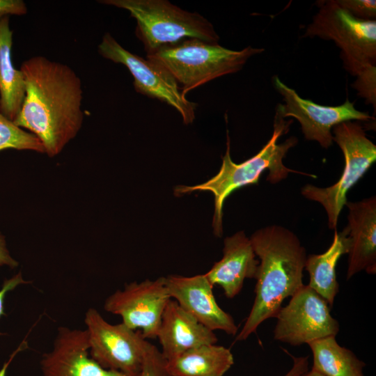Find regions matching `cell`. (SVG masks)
Segmentation results:
<instances>
[{"label": "cell", "instance_id": "obj_1", "mask_svg": "<svg viewBox=\"0 0 376 376\" xmlns=\"http://www.w3.org/2000/svg\"><path fill=\"white\" fill-rule=\"evenodd\" d=\"M25 97L13 120L19 127L35 134L50 157L58 155L79 132L81 109V81L68 65L37 56L21 66Z\"/></svg>", "mask_w": 376, "mask_h": 376}, {"label": "cell", "instance_id": "obj_2", "mask_svg": "<svg viewBox=\"0 0 376 376\" xmlns=\"http://www.w3.org/2000/svg\"><path fill=\"white\" fill-rule=\"evenodd\" d=\"M250 240L259 258L255 298L237 341L246 340L264 321L275 318L283 300L304 285L306 251L293 232L272 225L254 232Z\"/></svg>", "mask_w": 376, "mask_h": 376}, {"label": "cell", "instance_id": "obj_3", "mask_svg": "<svg viewBox=\"0 0 376 376\" xmlns=\"http://www.w3.org/2000/svg\"><path fill=\"white\" fill-rule=\"evenodd\" d=\"M292 120L285 121L276 113L274 131L270 139L254 156L236 164L230 154V139L227 132L226 151L218 173L204 183L195 186H179L175 189L176 195L194 191H208L214 196V213L212 226L217 237L222 235L223 206L226 198L235 190L246 185L256 184L262 173L269 171L267 180L276 184L286 178L290 173H297L315 178L312 174L295 171L286 167L283 159L290 148L298 142L295 136L277 143L279 138L288 132Z\"/></svg>", "mask_w": 376, "mask_h": 376}, {"label": "cell", "instance_id": "obj_4", "mask_svg": "<svg viewBox=\"0 0 376 376\" xmlns=\"http://www.w3.org/2000/svg\"><path fill=\"white\" fill-rule=\"evenodd\" d=\"M264 52L251 46L240 51L198 39H185L147 54V59L167 71L182 86L186 96L190 91L216 78L240 71L249 58Z\"/></svg>", "mask_w": 376, "mask_h": 376}, {"label": "cell", "instance_id": "obj_5", "mask_svg": "<svg viewBox=\"0 0 376 376\" xmlns=\"http://www.w3.org/2000/svg\"><path fill=\"white\" fill-rule=\"evenodd\" d=\"M99 3L129 11L136 21V35L147 54L185 39L217 44L213 25L198 13L185 10L167 0H101Z\"/></svg>", "mask_w": 376, "mask_h": 376}, {"label": "cell", "instance_id": "obj_6", "mask_svg": "<svg viewBox=\"0 0 376 376\" xmlns=\"http://www.w3.org/2000/svg\"><path fill=\"white\" fill-rule=\"evenodd\" d=\"M318 5L304 36L334 41L344 68L352 76L376 65V20L358 19L335 0L318 1Z\"/></svg>", "mask_w": 376, "mask_h": 376}, {"label": "cell", "instance_id": "obj_7", "mask_svg": "<svg viewBox=\"0 0 376 376\" xmlns=\"http://www.w3.org/2000/svg\"><path fill=\"white\" fill-rule=\"evenodd\" d=\"M333 141L341 149L345 159L343 171L339 180L328 187L306 185L301 194L308 200L320 203L325 209L330 229L336 228L338 217L345 205L347 193L376 160V146L367 138L362 126L346 121L331 130Z\"/></svg>", "mask_w": 376, "mask_h": 376}, {"label": "cell", "instance_id": "obj_8", "mask_svg": "<svg viewBox=\"0 0 376 376\" xmlns=\"http://www.w3.org/2000/svg\"><path fill=\"white\" fill-rule=\"evenodd\" d=\"M90 357L107 370L139 375L152 345L139 330L107 322L94 308L84 316Z\"/></svg>", "mask_w": 376, "mask_h": 376}, {"label": "cell", "instance_id": "obj_9", "mask_svg": "<svg viewBox=\"0 0 376 376\" xmlns=\"http://www.w3.org/2000/svg\"><path fill=\"white\" fill-rule=\"evenodd\" d=\"M97 51L104 58L129 70L137 93L173 107L186 125L194 120L197 104L186 98L173 77L161 66L125 49L109 33L102 36Z\"/></svg>", "mask_w": 376, "mask_h": 376}, {"label": "cell", "instance_id": "obj_10", "mask_svg": "<svg viewBox=\"0 0 376 376\" xmlns=\"http://www.w3.org/2000/svg\"><path fill=\"white\" fill-rule=\"evenodd\" d=\"M330 308L318 293L308 285H304L276 314L274 339L298 346L336 336L340 327L331 315Z\"/></svg>", "mask_w": 376, "mask_h": 376}, {"label": "cell", "instance_id": "obj_11", "mask_svg": "<svg viewBox=\"0 0 376 376\" xmlns=\"http://www.w3.org/2000/svg\"><path fill=\"white\" fill-rule=\"evenodd\" d=\"M171 299L165 277L125 284L104 301V309L121 317L122 323L139 330L146 339L157 337L164 311Z\"/></svg>", "mask_w": 376, "mask_h": 376}, {"label": "cell", "instance_id": "obj_12", "mask_svg": "<svg viewBox=\"0 0 376 376\" xmlns=\"http://www.w3.org/2000/svg\"><path fill=\"white\" fill-rule=\"evenodd\" d=\"M273 81L285 102L278 104L276 113L282 118L292 117L297 119L305 139L318 142L324 148H329L333 143L331 130L335 125L346 121L368 122L373 119L368 113L357 110L354 103L348 100L339 106H322L301 98L277 76Z\"/></svg>", "mask_w": 376, "mask_h": 376}, {"label": "cell", "instance_id": "obj_13", "mask_svg": "<svg viewBox=\"0 0 376 376\" xmlns=\"http://www.w3.org/2000/svg\"><path fill=\"white\" fill-rule=\"evenodd\" d=\"M42 376H139L107 370L89 355L84 329L59 327L52 349L40 361Z\"/></svg>", "mask_w": 376, "mask_h": 376}, {"label": "cell", "instance_id": "obj_14", "mask_svg": "<svg viewBox=\"0 0 376 376\" xmlns=\"http://www.w3.org/2000/svg\"><path fill=\"white\" fill-rule=\"evenodd\" d=\"M165 283L171 299L201 324L213 331L221 330L233 336L237 333L233 318L217 304L213 285L205 274L170 275L165 277Z\"/></svg>", "mask_w": 376, "mask_h": 376}, {"label": "cell", "instance_id": "obj_15", "mask_svg": "<svg viewBox=\"0 0 376 376\" xmlns=\"http://www.w3.org/2000/svg\"><path fill=\"white\" fill-rule=\"evenodd\" d=\"M348 207L347 279L362 270L376 272V198L345 203Z\"/></svg>", "mask_w": 376, "mask_h": 376}, {"label": "cell", "instance_id": "obj_16", "mask_svg": "<svg viewBox=\"0 0 376 376\" xmlns=\"http://www.w3.org/2000/svg\"><path fill=\"white\" fill-rule=\"evenodd\" d=\"M224 244L222 258L205 275L213 286L219 285L225 296L232 299L240 293L246 279H255L259 260L243 231L225 238Z\"/></svg>", "mask_w": 376, "mask_h": 376}, {"label": "cell", "instance_id": "obj_17", "mask_svg": "<svg viewBox=\"0 0 376 376\" xmlns=\"http://www.w3.org/2000/svg\"><path fill=\"white\" fill-rule=\"evenodd\" d=\"M157 338L166 360L188 350L218 341L213 331L198 322L172 299L164 311Z\"/></svg>", "mask_w": 376, "mask_h": 376}, {"label": "cell", "instance_id": "obj_18", "mask_svg": "<svg viewBox=\"0 0 376 376\" xmlns=\"http://www.w3.org/2000/svg\"><path fill=\"white\" fill-rule=\"evenodd\" d=\"M234 364L230 349L203 345L166 360L170 376H224Z\"/></svg>", "mask_w": 376, "mask_h": 376}, {"label": "cell", "instance_id": "obj_19", "mask_svg": "<svg viewBox=\"0 0 376 376\" xmlns=\"http://www.w3.org/2000/svg\"><path fill=\"white\" fill-rule=\"evenodd\" d=\"M12 45L13 31L6 16L0 20V113L13 121L25 97V84L22 70L13 63Z\"/></svg>", "mask_w": 376, "mask_h": 376}, {"label": "cell", "instance_id": "obj_20", "mask_svg": "<svg viewBox=\"0 0 376 376\" xmlns=\"http://www.w3.org/2000/svg\"><path fill=\"white\" fill-rule=\"evenodd\" d=\"M348 248L347 228L340 233L335 230L332 243L324 253L311 254L306 258L304 269L309 274L308 285L324 299L330 307L339 292L336 272L337 262L347 253Z\"/></svg>", "mask_w": 376, "mask_h": 376}, {"label": "cell", "instance_id": "obj_21", "mask_svg": "<svg viewBox=\"0 0 376 376\" xmlns=\"http://www.w3.org/2000/svg\"><path fill=\"white\" fill-rule=\"evenodd\" d=\"M313 354L311 370L324 376H365L366 363L354 352L340 346L331 336L308 344Z\"/></svg>", "mask_w": 376, "mask_h": 376}, {"label": "cell", "instance_id": "obj_22", "mask_svg": "<svg viewBox=\"0 0 376 376\" xmlns=\"http://www.w3.org/2000/svg\"><path fill=\"white\" fill-rule=\"evenodd\" d=\"M6 149L45 153L42 143L35 134L22 130L0 113V151Z\"/></svg>", "mask_w": 376, "mask_h": 376}, {"label": "cell", "instance_id": "obj_23", "mask_svg": "<svg viewBox=\"0 0 376 376\" xmlns=\"http://www.w3.org/2000/svg\"><path fill=\"white\" fill-rule=\"evenodd\" d=\"M352 87L366 100V104L376 108V65L370 66L360 72Z\"/></svg>", "mask_w": 376, "mask_h": 376}, {"label": "cell", "instance_id": "obj_24", "mask_svg": "<svg viewBox=\"0 0 376 376\" xmlns=\"http://www.w3.org/2000/svg\"><path fill=\"white\" fill-rule=\"evenodd\" d=\"M139 376H170L166 370V360L152 344L146 354Z\"/></svg>", "mask_w": 376, "mask_h": 376}, {"label": "cell", "instance_id": "obj_25", "mask_svg": "<svg viewBox=\"0 0 376 376\" xmlns=\"http://www.w3.org/2000/svg\"><path fill=\"white\" fill-rule=\"evenodd\" d=\"M336 3L354 17L363 20H375V0H335Z\"/></svg>", "mask_w": 376, "mask_h": 376}, {"label": "cell", "instance_id": "obj_26", "mask_svg": "<svg viewBox=\"0 0 376 376\" xmlns=\"http://www.w3.org/2000/svg\"><path fill=\"white\" fill-rule=\"evenodd\" d=\"M27 13V7L22 0H0V20L11 15H23Z\"/></svg>", "mask_w": 376, "mask_h": 376}, {"label": "cell", "instance_id": "obj_27", "mask_svg": "<svg viewBox=\"0 0 376 376\" xmlns=\"http://www.w3.org/2000/svg\"><path fill=\"white\" fill-rule=\"evenodd\" d=\"M29 283L24 280L22 273L19 272L9 279L4 281L2 288L0 290V318L4 315V299L6 295L14 290L18 285ZM2 334L0 332V335Z\"/></svg>", "mask_w": 376, "mask_h": 376}, {"label": "cell", "instance_id": "obj_28", "mask_svg": "<svg viewBox=\"0 0 376 376\" xmlns=\"http://www.w3.org/2000/svg\"><path fill=\"white\" fill-rule=\"evenodd\" d=\"M18 265V262L11 256L7 247L5 237L0 231V266H7L13 269Z\"/></svg>", "mask_w": 376, "mask_h": 376}, {"label": "cell", "instance_id": "obj_29", "mask_svg": "<svg viewBox=\"0 0 376 376\" xmlns=\"http://www.w3.org/2000/svg\"><path fill=\"white\" fill-rule=\"evenodd\" d=\"M26 345V342L25 340H23L18 346V347L12 353L9 359L3 363V366L0 369V376H6V372L10 363L12 362L15 357L17 355V354L20 351L24 350Z\"/></svg>", "mask_w": 376, "mask_h": 376}, {"label": "cell", "instance_id": "obj_30", "mask_svg": "<svg viewBox=\"0 0 376 376\" xmlns=\"http://www.w3.org/2000/svg\"><path fill=\"white\" fill-rule=\"evenodd\" d=\"M300 376H324V375L317 371L311 370L310 371H307Z\"/></svg>", "mask_w": 376, "mask_h": 376}, {"label": "cell", "instance_id": "obj_31", "mask_svg": "<svg viewBox=\"0 0 376 376\" xmlns=\"http://www.w3.org/2000/svg\"><path fill=\"white\" fill-rule=\"evenodd\" d=\"M284 376H288V375H285Z\"/></svg>", "mask_w": 376, "mask_h": 376}]
</instances>
